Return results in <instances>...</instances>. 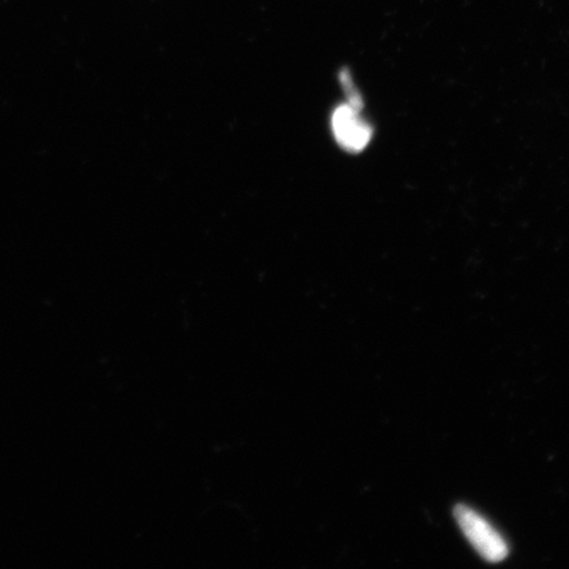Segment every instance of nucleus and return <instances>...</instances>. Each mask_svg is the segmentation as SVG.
Segmentation results:
<instances>
[{
    "label": "nucleus",
    "mask_w": 569,
    "mask_h": 569,
    "mask_svg": "<svg viewBox=\"0 0 569 569\" xmlns=\"http://www.w3.org/2000/svg\"><path fill=\"white\" fill-rule=\"evenodd\" d=\"M333 137L339 146L350 152L366 149L372 139V128L360 116V110L351 104H341L331 119Z\"/></svg>",
    "instance_id": "f03ea898"
},
{
    "label": "nucleus",
    "mask_w": 569,
    "mask_h": 569,
    "mask_svg": "<svg viewBox=\"0 0 569 569\" xmlns=\"http://www.w3.org/2000/svg\"><path fill=\"white\" fill-rule=\"evenodd\" d=\"M453 515L468 542L483 560L489 563H500L508 558L507 540L478 511L466 507V505H458Z\"/></svg>",
    "instance_id": "f257e3e1"
}]
</instances>
